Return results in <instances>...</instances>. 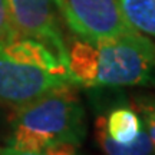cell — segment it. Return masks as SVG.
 <instances>
[{"label":"cell","instance_id":"cell-10","mask_svg":"<svg viewBox=\"0 0 155 155\" xmlns=\"http://www.w3.org/2000/svg\"><path fill=\"white\" fill-rule=\"evenodd\" d=\"M141 121L155 151V98H144L138 104Z\"/></svg>","mask_w":155,"mask_h":155},{"label":"cell","instance_id":"cell-2","mask_svg":"<svg viewBox=\"0 0 155 155\" xmlns=\"http://www.w3.org/2000/svg\"><path fill=\"white\" fill-rule=\"evenodd\" d=\"M10 128L9 145L20 150L81 145L86 135V122L76 86L56 89L16 108Z\"/></svg>","mask_w":155,"mask_h":155},{"label":"cell","instance_id":"cell-11","mask_svg":"<svg viewBox=\"0 0 155 155\" xmlns=\"http://www.w3.org/2000/svg\"><path fill=\"white\" fill-rule=\"evenodd\" d=\"M16 38L19 36L13 28L7 3H6V0H0V45L7 43Z\"/></svg>","mask_w":155,"mask_h":155},{"label":"cell","instance_id":"cell-9","mask_svg":"<svg viewBox=\"0 0 155 155\" xmlns=\"http://www.w3.org/2000/svg\"><path fill=\"white\" fill-rule=\"evenodd\" d=\"M0 155H76V147L72 145H58L43 151L20 150L12 145H0Z\"/></svg>","mask_w":155,"mask_h":155},{"label":"cell","instance_id":"cell-3","mask_svg":"<svg viewBox=\"0 0 155 155\" xmlns=\"http://www.w3.org/2000/svg\"><path fill=\"white\" fill-rule=\"evenodd\" d=\"M66 86L78 85L66 65L43 43L16 38L0 45V105L16 109Z\"/></svg>","mask_w":155,"mask_h":155},{"label":"cell","instance_id":"cell-6","mask_svg":"<svg viewBox=\"0 0 155 155\" xmlns=\"http://www.w3.org/2000/svg\"><path fill=\"white\" fill-rule=\"evenodd\" d=\"M98 121L104 127L106 135L116 144H132L142 132L144 125L138 112L125 105H115L105 116H99Z\"/></svg>","mask_w":155,"mask_h":155},{"label":"cell","instance_id":"cell-7","mask_svg":"<svg viewBox=\"0 0 155 155\" xmlns=\"http://www.w3.org/2000/svg\"><path fill=\"white\" fill-rule=\"evenodd\" d=\"M119 5L131 28L155 38V0H119Z\"/></svg>","mask_w":155,"mask_h":155},{"label":"cell","instance_id":"cell-1","mask_svg":"<svg viewBox=\"0 0 155 155\" xmlns=\"http://www.w3.org/2000/svg\"><path fill=\"white\" fill-rule=\"evenodd\" d=\"M68 69L86 88L155 85V43L138 30L96 42L76 38L68 46Z\"/></svg>","mask_w":155,"mask_h":155},{"label":"cell","instance_id":"cell-5","mask_svg":"<svg viewBox=\"0 0 155 155\" xmlns=\"http://www.w3.org/2000/svg\"><path fill=\"white\" fill-rule=\"evenodd\" d=\"M19 38L38 40L68 66V46L62 35L56 0H6Z\"/></svg>","mask_w":155,"mask_h":155},{"label":"cell","instance_id":"cell-8","mask_svg":"<svg viewBox=\"0 0 155 155\" xmlns=\"http://www.w3.org/2000/svg\"><path fill=\"white\" fill-rule=\"evenodd\" d=\"M96 139L105 155H155L154 147L151 144V139L148 134L145 132V129H142V132L139 134V137L132 144L122 145L114 142L106 135L101 122L96 121Z\"/></svg>","mask_w":155,"mask_h":155},{"label":"cell","instance_id":"cell-4","mask_svg":"<svg viewBox=\"0 0 155 155\" xmlns=\"http://www.w3.org/2000/svg\"><path fill=\"white\" fill-rule=\"evenodd\" d=\"M58 12L76 38L104 40L135 32L121 10L119 0H56Z\"/></svg>","mask_w":155,"mask_h":155}]
</instances>
